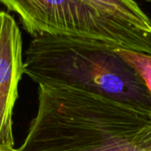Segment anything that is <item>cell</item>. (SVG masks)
<instances>
[{"label": "cell", "instance_id": "cell-1", "mask_svg": "<svg viewBox=\"0 0 151 151\" xmlns=\"http://www.w3.org/2000/svg\"><path fill=\"white\" fill-rule=\"evenodd\" d=\"M19 151H151V112L68 87L38 86Z\"/></svg>", "mask_w": 151, "mask_h": 151}, {"label": "cell", "instance_id": "cell-2", "mask_svg": "<svg viewBox=\"0 0 151 151\" xmlns=\"http://www.w3.org/2000/svg\"><path fill=\"white\" fill-rule=\"evenodd\" d=\"M24 73L38 86L78 89L151 112V93L137 71L104 44L33 37Z\"/></svg>", "mask_w": 151, "mask_h": 151}, {"label": "cell", "instance_id": "cell-3", "mask_svg": "<svg viewBox=\"0 0 151 151\" xmlns=\"http://www.w3.org/2000/svg\"><path fill=\"white\" fill-rule=\"evenodd\" d=\"M32 37L51 35L96 42L151 55V33L136 29L92 0H0Z\"/></svg>", "mask_w": 151, "mask_h": 151}, {"label": "cell", "instance_id": "cell-4", "mask_svg": "<svg viewBox=\"0 0 151 151\" xmlns=\"http://www.w3.org/2000/svg\"><path fill=\"white\" fill-rule=\"evenodd\" d=\"M23 73L20 29L9 14L0 10V148H14L13 114Z\"/></svg>", "mask_w": 151, "mask_h": 151}, {"label": "cell", "instance_id": "cell-5", "mask_svg": "<svg viewBox=\"0 0 151 151\" xmlns=\"http://www.w3.org/2000/svg\"><path fill=\"white\" fill-rule=\"evenodd\" d=\"M124 22L151 33V20L134 0H92Z\"/></svg>", "mask_w": 151, "mask_h": 151}, {"label": "cell", "instance_id": "cell-6", "mask_svg": "<svg viewBox=\"0 0 151 151\" xmlns=\"http://www.w3.org/2000/svg\"><path fill=\"white\" fill-rule=\"evenodd\" d=\"M116 52L137 71L151 93V55L123 49H116Z\"/></svg>", "mask_w": 151, "mask_h": 151}, {"label": "cell", "instance_id": "cell-7", "mask_svg": "<svg viewBox=\"0 0 151 151\" xmlns=\"http://www.w3.org/2000/svg\"><path fill=\"white\" fill-rule=\"evenodd\" d=\"M0 151H19L16 148H0Z\"/></svg>", "mask_w": 151, "mask_h": 151}]
</instances>
